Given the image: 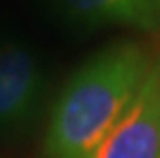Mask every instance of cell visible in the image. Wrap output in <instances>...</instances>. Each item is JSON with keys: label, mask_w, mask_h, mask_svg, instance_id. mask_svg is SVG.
<instances>
[{"label": "cell", "mask_w": 160, "mask_h": 158, "mask_svg": "<svg viewBox=\"0 0 160 158\" xmlns=\"http://www.w3.org/2000/svg\"><path fill=\"white\" fill-rule=\"evenodd\" d=\"M154 59L139 42L93 53L59 90L50 111L44 158H93L124 116Z\"/></svg>", "instance_id": "cell-1"}, {"label": "cell", "mask_w": 160, "mask_h": 158, "mask_svg": "<svg viewBox=\"0 0 160 158\" xmlns=\"http://www.w3.org/2000/svg\"><path fill=\"white\" fill-rule=\"evenodd\" d=\"M48 93L40 57L21 42L0 44V135L29 131L40 118Z\"/></svg>", "instance_id": "cell-2"}, {"label": "cell", "mask_w": 160, "mask_h": 158, "mask_svg": "<svg viewBox=\"0 0 160 158\" xmlns=\"http://www.w3.org/2000/svg\"><path fill=\"white\" fill-rule=\"evenodd\" d=\"M93 158H160V59Z\"/></svg>", "instance_id": "cell-3"}, {"label": "cell", "mask_w": 160, "mask_h": 158, "mask_svg": "<svg viewBox=\"0 0 160 158\" xmlns=\"http://www.w3.org/2000/svg\"><path fill=\"white\" fill-rule=\"evenodd\" d=\"M57 4L84 25L160 31V0H57Z\"/></svg>", "instance_id": "cell-4"}]
</instances>
